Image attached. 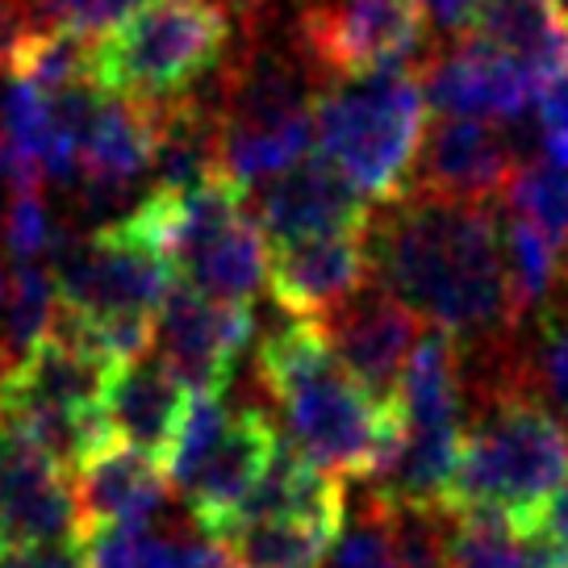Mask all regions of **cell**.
I'll return each instance as SVG.
<instances>
[{
    "label": "cell",
    "instance_id": "6da1fadb",
    "mask_svg": "<svg viewBox=\"0 0 568 568\" xmlns=\"http://www.w3.org/2000/svg\"><path fill=\"white\" fill-rule=\"evenodd\" d=\"M368 264L389 297L456 347L501 352L518 331L501 217L485 201L406 189L368 222Z\"/></svg>",
    "mask_w": 568,
    "mask_h": 568
},
{
    "label": "cell",
    "instance_id": "7a4b0ae2",
    "mask_svg": "<svg viewBox=\"0 0 568 568\" xmlns=\"http://www.w3.org/2000/svg\"><path fill=\"white\" fill-rule=\"evenodd\" d=\"M260 381L288 426V444L322 477L376 480L397 452V406L376 402L331 352L318 322L284 318L260 343Z\"/></svg>",
    "mask_w": 568,
    "mask_h": 568
},
{
    "label": "cell",
    "instance_id": "3957f363",
    "mask_svg": "<svg viewBox=\"0 0 568 568\" xmlns=\"http://www.w3.org/2000/svg\"><path fill=\"white\" fill-rule=\"evenodd\" d=\"M568 477V426L527 385L518 368H506L480 393L464 423L460 460L447 489L444 515L494 510L523 535H531L560 480Z\"/></svg>",
    "mask_w": 568,
    "mask_h": 568
},
{
    "label": "cell",
    "instance_id": "277c9868",
    "mask_svg": "<svg viewBox=\"0 0 568 568\" xmlns=\"http://www.w3.org/2000/svg\"><path fill=\"white\" fill-rule=\"evenodd\" d=\"M122 222L196 293L251 305L264 284L267 243L234 180L217 176L184 193L151 189Z\"/></svg>",
    "mask_w": 568,
    "mask_h": 568
},
{
    "label": "cell",
    "instance_id": "5b68a950",
    "mask_svg": "<svg viewBox=\"0 0 568 568\" xmlns=\"http://www.w3.org/2000/svg\"><path fill=\"white\" fill-rule=\"evenodd\" d=\"M318 155L347 176L364 201L389 205L409 189L426 139V92L409 68L335 75L314 97Z\"/></svg>",
    "mask_w": 568,
    "mask_h": 568
},
{
    "label": "cell",
    "instance_id": "8992f818",
    "mask_svg": "<svg viewBox=\"0 0 568 568\" xmlns=\"http://www.w3.org/2000/svg\"><path fill=\"white\" fill-rule=\"evenodd\" d=\"M231 51V21L205 0H139L89 38L92 84L109 97L172 105L193 97Z\"/></svg>",
    "mask_w": 568,
    "mask_h": 568
},
{
    "label": "cell",
    "instance_id": "52a82bcc",
    "mask_svg": "<svg viewBox=\"0 0 568 568\" xmlns=\"http://www.w3.org/2000/svg\"><path fill=\"white\" fill-rule=\"evenodd\" d=\"M318 151L314 97L305 63L288 54H251L231 75L217 109V168L243 193Z\"/></svg>",
    "mask_w": 568,
    "mask_h": 568
},
{
    "label": "cell",
    "instance_id": "ba28073f",
    "mask_svg": "<svg viewBox=\"0 0 568 568\" xmlns=\"http://www.w3.org/2000/svg\"><path fill=\"white\" fill-rule=\"evenodd\" d=\"M423 30L409 0H310L302 9L305 63L331 75L406 68L423 51Z\"/></svg>",
    "mask_w": 568,
    "mask_h": 568
},
{
    "label": "cell",
    "instance_id": "9c48e42d",
    "mask_svg": "<svg viewBox=\"0 0 568 568\" xmlns=\"http://www.w3.org/2000/svg\"><path fill=\"white\" fill-rule=\"evenodd\" d=\"M251 335H255L251 305L222 302L172 281L155 314L151 347L189 393H222Z\"/></svg>",
    "mask_w": 568,
    "mask_h": 568
},
{
    "label": "cell",
    "instance_id": "30bf717a",
    "mask_svg": "<svg viewBox=\"0 0 568 568\" xmlns=\"http://www.w3.org/2000/svg\"><path fill=\"white\" fill-rule=\"evenodd\" d=\"M423 92L439 118L523 122L539 97V80L523 59L464 34L430 59Z\"/></svg>",
    "mask_w": 568,
    "mask_h": 568
},
{
    "label": "cell",
    "instance_id": "8fae6325",
    "mask_svg": "<svg viewBox=\"0 0 568 568\" xmlns=\"http://www.w3.org/2000/svg\"><path fill=\"white\" fill-rule=\"evenodd\" d=\"M322 338L331 343L338 364L373 393L376 402L393 406V393L402 381L409 352H414V331L418 318L406 305L389 297L381 284L376 288H355L343 305L318 318Z\"/></svg>",
    "mask_w": 568,
    "mask_h": 568
},
{
    "label": "cell",
    "instance_id": "7c38bea8",
    "mask_svg": "<svg viewBox=\"0 0 568 568\" xmlns=\"http://www.w3.org/2000/svg\"><path fill=\"white\" fill-rule=\"evenodd\" d=\"M255 226L264 243H293L331 231H364L373 222L368 201L355 193L347 176L318 151L293 163L281 176L255 184Z\"/></svg>",
    "mask_w": 568,
    "mask_h": 568
},
{
    "label": "cell",
    "instance_id": "4fadbf2b",
    "mask_svg": "<svg viewBox=\"0 0 568 568\" xmlns=\"http://www.w3.org/2000/svg\"><path fill=\"white\" fill-rule=\"evenodd\" d=\"M276 444H281V435H276V423L264 409H231V423L217 435V444L196 460L189 477L176 480L189 515L210 539H217L231 527V518L243 510V501L255 489V480L264 477Z\"/></svg>",
    "mask_w": 568,
    "mask_h": 568
},
{
    "label": "cell",
    "instance_id": "5bb4252c",
    "mask_svg": "<svg viewBox=\"0 0 568 568\" xmlns=\"http://www.w3.org/2000/svg\"><path fill=\"white\" fill-rule=\"evenodd\" d=\"M63 539H80L71 473L0 430V551Z\"/></svg>",
    "mask_w": 568,
    "mask_h": 568
},
{
    "label": "cell",
    "instance_id": "9a60e30c",
    "mask_svg": "<svg viewBox=\"0 0 568 568\" xmlns=\"http://www.w3.org/2000/svg\"><path fill=\"white\" fill-rule=\"evenodd\" d=\"M368 264V226L364 231H331L314 239L276 243L267 255V293L288 318L318 322L343 305L355 288H364Z\"/></svg>",
    "mask_w": 568,
    "mask_h": 568
},
{
    "label": "cell",
    "instance_id": "2e32d148",
    "mask_svg": "<svg viewBox=\"0 0 568 568\" xmlns=\"http://www.w3.org/2000/svg\"><path fill=\"white\" fill-rule=\"evenodd\" d=\"M518 168V151L510 134L494 122L473 118H444L418 146V160L409 172V189L447 201H485L506 193Z\"/></svg>",
    "mask_w": 568,
    "mask_h": 568
},
{
    "label": "cell",
    "instance_id": "e0dca14e",
    "mask_svg": "<svg viewBox=\"0 0 568 568\" xmlns=\"http://www.w3.org/2000/svg\"><path fill=\"white\" fill-rule=\"evenodd\" d=\"M155 146H160V105L101 92L80 134L75 184L89 201H113L151 172Z\"/></svg>",
    "mask_w": 568,
    "mask_h": 568
},
{
    "label": "cell",
    "instance_id": "ac0fdd59",
    "mask_svg": "<svg viewBox=\"0 0 568 568\" xmlns=\"http://www.w3.org/2000/svg\"><path fill=\"white\" fill-rule=\"evenodd\" d=\"M80 539L101 531H146L168 501V473L160 460L113 444L75 468Z\"/></svg>",
    "mask_w": 568,
    "mask_h": 568
},
{
    "label": "cell",
    "instance_id": "d6986e66",
    "mask_svg": "<svg viewBox=\"0 0 568 568\" xmlns=\"http://www.w3.org/2000/svg\"><path fill=\"white\" fill-rule=\"evenodd\" d=\"M184 406H189V389L160 359H146V355L109 368L101 385V414L113 444L134 447L160 464H168V452L176 444Z\"/></svg>",
    "mask_w": 568,
    "mask_h": 568
},
{
    "label": "cell",
    "instance_id": "ffe728a7",
    "mask_svg": "<svg viewBox=\"0 0 568 568\" xmlns=\"http://www.w3.org/2000/svg\"><path fill=\"white\" fill-rule=\"evenodd\" d=\"M347 518V497L318 510L267 515L234 523L217 535L234 568H322Z\"/></svg>",
    "mask_w": 568,
    "mask_h": 568
},
{
    "label": "cell",
    "instance_id": "44dd1931",
    "mask_svg": "<svg viewBox=\"0 0 568 568\" xmlns=\"http://www.w3.org/2000/svg\"><path fill=\"white\" fill-rule=\"evenodd\" d=\"M59 322V293L47 264H18L9 276L4 310H0V347L18 364L26 352H34L38 343L54 335Z\"/></svg>",
    "mask_w": 568,
    "mask_h": 568
},
{
    "label": "cell",
    "instance_id": "7402d4cb",
    "mask_svg": "<svg viewBox=\"0 0 568 568\" xmlns=\"http://www.w3.org/2000/svg\"><path fill=\"white\" fill-rule=\"evenodd\" d=\"M501 251H506V276H510V305H515L518 326L531 318L535 310L544 314L556 284V243L531 222L510 213L501 222Z\"/></svg>",
    "mask_w": 568,
    "mask_h": 568
},
{
    "label": "cell",
    "instance_id": "603a6c76",
    "mask_svg": "<svg viewBox=\"0 0 568 568\" xmlns=\"http://www.w3.org/2000/svg\"><path fill=\"white\" fill-rule=\"evenodd\" d=\"M447 518L452 527L444 531V568H523L527 535L506 515L468 510Z\"/></svg>",
    "mask_w": 568,
    "mask_h": 568
},
{
    "label": "cell",
    "instance_id": "cb8c5ba5",
    "mask_svg": "<svg viewBox=\"0 0 568 568\" xmlns=\"http://www.w3.org/2000/svg\"><path fill=\"white\" fill-rule=\"evenodd\" d=\"M322 568H406L397 539H393L389 501L368 494L364 501L347 506L343 531H338L335 548Z\"/></svg>",
    "mask_w": 568,
    "mask_h": 568
},
{
    "label": "cell",
    "instance_id": "d4e9b609",
    "mask_svg": "<svg viewBox=\"0 0 568 568\" xmlns=\"http://www.w3.org/2000/svg\"><path fill=\"white\" fill-rule=\"evenodd\" d=\"M510 210L544 231L556 247H568V168L560 163H518L506 184Z\"/></svg>",
    "mask_w": 568,
    "mask_h": 568
},
{
    "label": "cell",
    "instance_id": "484cf974",
    "mask_svg": "<svg viewBox=\"0 0 568 568\" xmlns=\"http://www.w3.org/2000/svg\"><path fill=\"white\" fill-rule=\"evenodd\" d=\"M0 239L18 264H42V255H51L59 234H54L51 205L42 193H18L9 201V213L0 222Z\"/></svg>",
    "mask_w": 568,
    "mask_h": 568
},
{
    "label": "cell",
    "instance_id": "4316f807",
    "mask_svg": "<svg viewBox=\"0 0 568 568\" xmlns=\"http://www.w3.org/2000/svg\"><path fill=\"white\" fill-rule=\"evenodd\" d=\"M139 0H21L26 18L34 26H63L75 34H101L113 21L130 13Z\"/></svg>",
    "mask_w": 568,
    "mask_h": 568
},
{
    "label": "cell",
    "instance_id": "83f0119b",
    "mask_svg": "<svg viewBox=\"0 0 568 568\" xmlns=\"http://www.w3.org/2000/svg\"><path fill=\"white\" fill-rule=\"evenodd\" d=\"M544 331H539V389L548 393L551 406L568 418V305L560 310H544Z\"/></svg>",
    "mask_w": 568,
    "mask_h": 568
},
{
    "label": "cell",
    "instance_id": "f1b7e54d",
    "mask_svg": "<svg viewBox=\"0 0 568 568\" xmlns=\"http://www.w3.org/2000/svg\"><path fill=\"white\" fill-rule=\"evenodd\" d=\"M527 118L535 122V151H539V160L568 168V75L548 80L539 89Z\"/></svg>",
    "mask_w": 568,
    "mask_h": 568
},
{
    "label": "cell",
    "instance_id": "f546056e",
    "mask_svg": "<svg viewBox=\"0 0 568 568\" xmlns=\"http://www.w3.org/2000/svg\"><path fill=\"white\" fill-rule=\"evenodd\" d=\"M0 568H89V544L84 539H63V544L0 551Z\"/></svg>",
    "mask_w": 568,
    "mask_h": 568
},
{
    "label": "cell",
    "instance_id": "4dcf8cb0",
    "mask_svg": "<svg viewBox=\"0 0 568 568\" xmlns=\"http://www.w3.org/2000/svg\"><path fill=\"white\" fill-rule=\"evenodd\" d=\"M423 21H430L435 30H444L452 38H464L473 26H477V13H480V0H409Z\"/></svg>",
    "mask_w": 568,
    "mask_h": 568
},
{
    "label": "cell",
    "instance_id": "1f68e13d",
    "mask_svg": "<svg viewBox=\"0 0 568 568\" xmlns=\"http://www.w3.org/2000/svg\"><path fill=\"white\" fill-rule=\"evenodd\" d=\"M531 535H544L548 544L568 551V477L560 480V489L544 501V510H539V518H535Z\"/></svg>",
    "mask_w": 568,
    "mask_h": 568
},
{
    "label": "cell",
    "instance_id": "d6a6232c",
    "mask_svg": "<svg viewBox=\"0 0 568 568\" xmlns=\"http://www.w3.org/2000/svg\"><path fill=\"white\" fill-rule=\"evenodd\" d=\"M205 4H213L222 18L231 21V26L234 21H243V26H247V21H255L260 13H264L272 0H205Z\"/></svg>",
    "mask_w": 568,
    "mask_h": 568
},
{
    "label": "cell",
    "instance_id": "836d02e7",
    "mask_svg": "<svg viewBox=\"0 0 568 568\" xmlns=\"http://www.w3.org/2000/svg\"><path fill=\"white\" fill-rule=\"evenodd\" d=\"M544 4L551 9V18H556L568 30V0H544Z\"/></svg>",
    "mask_w": 568,
    "mask_h": 568
},
{
    "label": "cell",
    "instance_id": "e575fe53",
    "mask_svg": "<svg viewBox=\"0 0 568 568\" xmlns=\"http://www.w3.org/2000/svg\"><path fill=\"white\" fill-rule=\"evenodd\" d=\"M4 293H9V272L0 267V310H4Z\"/></svg>",
    "mask_w": 568,
    "mask_h": 568
},
{
    "label": "cell",
    "instance_id": "d590c367",
    "mask_svg": "<svg viewBox=\"0 0 568 568\" xmlns=\"http://www.w3.org/2000/svg\"><path fill=\"white\" fill-rule=\"evenodd\" d=\"M9 368H13V359H9V355H4V347H0V381H4V373H9Z\"/></svg>",
    "mask_w": 568,
    "mask_h": 568
},
{
    "label": "cell",
    "instance_id": "8d00e7d4",
    "mask_svg": "<svg viewBox=\"0 0 568 568\" xmlns=\"http://www.w3.org/2000/svg\"><path fill=\"white\" fill-rule=\"evenodd\" d=\"M226 568H231V565H226Z\"/></svg>",
    "mask_w": 568,
    "mask_h": 568
},
{
    "label": "cell",
    "instance_id": "74e56055",
    "mask_svg": "<svg viewBox=\"0 0 568 568\" xmlns=\"http://www.w3.org/2000/svg\"><path fill=\"white\" fill-rule=\"evenodd\" d=\"M565 251H568V247H565Z\"/></svg>",
    "mask_w": 568,
    "mask_h": 568
}]
</instances>
